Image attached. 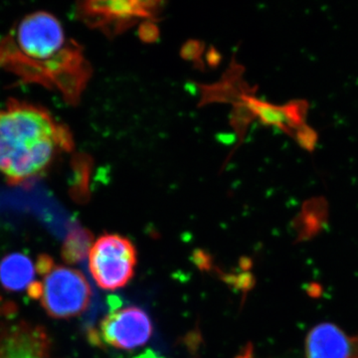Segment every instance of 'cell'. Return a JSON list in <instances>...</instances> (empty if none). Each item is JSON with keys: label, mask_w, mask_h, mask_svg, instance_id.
I'll return each instance as SVG.
<instances>
[{"label": "cell", "mask_w": 358, "mask_h": 358, "mask_svg": "<svg viewBox=\"0 0 358 358\" xmlns=\"http://www.w3.org/2000/svg\"><path fill=\"white\" fill-rule=\"evenodd\" d=\"M247 106L254 117H258L265 126H274L286 133L292 134L305 126L307 103L296 101L284 106H275L273 103L259 100L255 96L250 95L246 98Z\"/></svg>", "instance_id": "obj_7"}, {"label": "cell", "mask_w": 358, "mask_h": 358, "mask_svg": "<svg viewBox=\"0 0 358 358\" xmlns=\"http://www.w3.org/2000/svg\"><path fill=\"white\" fill-rule=\"evenodd\" d=\"M353 350L350 338L331 324L313 327L306 341L308 358H352Z\"/></svg>", "instance_id": "obj_8"}, {"label": "cell", "mask_w": 358, "mask_h": 358, "mask_svg": "<svg viewBox=\"0 0 358 358\" xmlns=\"http://www.w3.org/2000/svg\"><path fill=\"white\" fill-rule=\"evenodd\" d=\"M152 336V324L145 310L128 307L113 310L101 322L99 329L90 334L96 345L133 350L143 346Z\"/></svg>", "instance_id": "obj_6"}, {"label": "cell", "mask_w": 358, "mask_h": 358, "mask_svg": "<svg viewBox=\"0 0 358 358\" xmlns=\"http://www.w3.org/2000/svg\"><path fill=\"white\" fill-rule=\"evenodd\" d=\"M138 35L143 43H155L159 39V28L154 21L145 20L138 26Z\"/></svg>", "instance_id": "obj_14"}, {"label": "cell", "mask_w": 358, "mask_h": 358, "mask_svg": "<svg viewBox=\"0 0 358 358\" xmlns=\"http://www.w3.org/2000/svg\"><path fill=\"white\" fill-rule=\"evenodd\" d=\"M243 68L235 61L226 71L222 79L211 86H201L202 98L199 106L211 103H231L237 106L244 102L246 96L253 95L255 89L250 88L243 81Z\"/></svg>", "instance_id": "obj_9"}, {"label": "cell", "mask_w": 358, "mask_h": 358, "mask_svg": "<svg viewBox=\"0 0 358 358\" xmlns=\"http://www.w3.org/2000/svg\"><path fill=\"white\" fill-rule=\"evenodd\" d=\"M72 148L69 131L41 108L15 102L0 110V173L9 182L36 178L59 150Z\"/></svg>", "instance_id": "obj_2"}, {"label": "cell", "mask_w": 358, "mask_h": 358, "mask_svg": "<svg viewBox=\"0 0 358 358\" xmlns=\"http://www.w3.org/2000/svg\"><path fill=\"white\" fill-rule=\"evenodd\" d=\"M0 68L26 80L58 90L76 103L92 68L60 21L48 13L25 16L0 40Z\"/></svg>", "instance_id": "obj_1"}, {"label": "cell", "mask_w": 358, "mask_h": 358, "mask_svg": "<svg viewBox=\"0 0 358 358\" xmlns=\"http://www.w3.org/2000/svg\"><path fill=\"white\" fill-rule=\"evenodd\" d=\"M164 4L141 0L88 1L80 4L78 10L87 24L113 37L129 29L140 20H157Z\"/></svg>", "instance_id": "obj_5"}, {"label": "cell", "mask_w": 358, "mask_h": 358, "mask_svg": "<svg viewBox=\"0 0 358 358\" xmlns=\"http://www.w3.org/2000/svg\"><path fill=\"white\" fill-rule=\"evenodd\" d=\"M206 61L207 64L210 66V67H217V66L220 64L221 61H222V56H221V54L219 53L214 47H211V48L207 51Z\"/></svg>", "instance_id": "obj_16"}, {"label": "cell", "mask_w": 358, "mask_h": 358, "mask_svg": "<svg viewBox=\"0 0 358 358\" xmlns=\"http://www.w3.org/2000/svg\"><path fill=\"white\" fill-rule=\"evenodd\" d=\"M49 350V339L38 336H18L0 346V358H47Z\"/></svg>", "instance_id": "obj_11"}, {"label": "cell", "mask_w": 358, "mask_h": 358, "mask_svg": "<svg viewBox=\"0 0 358 358\" xmlns=\"http://www.w3.org/2000/svg\"><path fill=\"white\" fill-rule=\"evenodd\" d=\"M205 50L204 42L200 40L190 39L181 47L180 56L185 60L192 61L199 69L203 70L204 64L202 55Z\"/></svg>", "instance_id": "obj_13"}, {"label": "cell", "mask_w": 358, "mask_h": 358, "mask_svg": "<svg viewBox=\"0 0 358 358\" xmlns=\"http://www.w3.org/2000/svg\"><path fill=\"white\" fill-rule=\"evenodd\" d=\"M34 264L24 254L13 253L0 261V284L9 292H21L34 282Z\"/></svg>", "instance_id": "obj_10"}, {"label": "cell", "mask_w": 358, "mask_h": 358, "mask_svg": "<svg viewBox=\"0 0 358 358\" xmlns=\"http://www.w3.org/2000/svg\"><path fill=\"white\" fill-rule=\"evenodd\" d=\"M42 307L53 319L67 320L81 315L88 308L92 289L80 271L55 265L42 275Z\"/></svg>", "instance_id": "obj_3"}, {"label": "cell", "mask_w": 358, "mask_h": 358, "mask_svg": "<svg viewBox=\"0 0 358 358\" xmlns=\"http://www.w3.org/2000/svg\"><path fill=\"white\" fill-rule=\"evenodd\" d=\"M235 358H255V352L252 345H248Z\"/></svg>", "instance_id": "obj_17"}, {"label": "cell", "mask_w": 358, "mask_h": 358, "mask_svg": "<svg viewBox=\"0 0 358 358\" xmlns=\"http://www.w3.org/2000/svg\"><path fill=\"white\" fill-rule=\"evenodd\" d=\"M136 358H162V357H159V355H157V353H155L152 352H148L145 353H143V355H140V357H138Z\"/></svg>", "instance_id": "obj_18"}, {"label": "cell", "mask_w": 358, "mask_h": 358, "mask_svg": "<svg viewBox=\"0 0 358 358\" xmlns=\"http://www.w3.org/2000/svg\"><path fill=\"white\" fill-rule=\"evenodd\" d=\"M94 244V237L89 230L75 227L66 237L62 247V258L67 264H77L89 256Z\"/></svg>", "instance_id": "obj_12"}, {"label": "cell", "mask_w": 358, "mask_h": 358, "mask_svg": "<svg viewBox=\"0 0 358 358\" xmlns=\"http://www.w3.org/2000/svg\"><path fill=\"white\" fill-rule=\"evenodd\" d=\"M136 250L128 238L117 234L99 237L89 254L92 277L101 289L115 291L126 286L134 275Z\"/></svg>", "instance_id": "obj_4"}, {"label": "cell", "mask_w": 358, "mask_h": 358, "mask_svg": "<svg viewBox=\"0 0 358 358\" xmlns=\"http://www.w3.org/2000/svg\"><path fill=\"white\" fill-rule=\"evenodd\" d=\"M296 138L301 147L312 148L315 143V134L307 127H301L296 133Z\"/></svg>", "instance_id": "obj_15"}]
</instances>
